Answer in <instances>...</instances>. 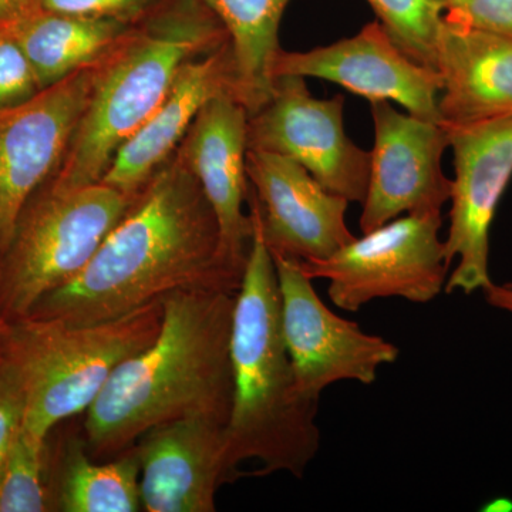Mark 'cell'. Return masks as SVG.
I'll use <instances>...</instances> for the list:
<instances>
[{"label": "cell", "instance_id": "6da1fadb", "mask_svg": "<svg viewBox=\"0 0 512 512\" xmlns=\"http://www.w3.org/2000/svg\"><path fill=\"white\" fill-rule=\"evenodd\" d=\"M244 271L222 251L210 202L175 151L83 271L42 296L26 318L106 322L178 291L238 292Z\"/></svg>", "mask_w": 512, "mask_h": 512}, {"label": "cell", "instance_id": "7a4b0ae2", "mask_svg": "<svg viewBox=\"0 0 512 512\" xmlns=\"http://www.w3.org/2000/svg\"><path fill=\"white\" fill-rule=\"evenodd\" d=\"M237 293L190 289L161 299L163 322L156 340L121 363L86 410L90 456H120L146 431L168 421L202 417L227 426L234 397Z\"/></svg>", "mask_w": 512, "mask_h": 512}, {"label": "cell", "instance_id": "3957f363", "mask_svg": "<svg viewBox=\"0 0 512 512\" xmlns=\"http://www.w3.org/2000/svg\"><path fill=\"white\" fill-rule=\"evenodd\" d=\"M231 359L225 454L232 473L242 477V464L254 461L255 476L303 477L319 453V402L299 389L282 333L274 259L255 224L235 301Z\"/></svg>", "mask_w": 512, "mask_h": 512}, {"label": "cell", "instance_id": "277c9868", "mask_svg": "<svg viewBox=\"0 0 512 512\" xmlns=\"http://www.w3.org/2000/svg\"><path fill=\"white\" fill-rule=\"evenodd\" d=\"M228 42L202 0H161L97 66L89 104L46 183L57 190L100 183L123 144L163 103L181 67Z\"/></svg>", "mask_w": 512, "mask_h": 512}, {"label": "cell", "instance_id": "5b68a950", "mask_svg": "<svg viewBox=\"0 0 512 512\" xmlns=\"http://www.w3.org/2000/svg\"><path fill=\"white\" fill-rule=\"evenodd\" d=\"M161 322L158 301L86 325L32 318L10 323L5 345L25 384L23 426L47 437L62 421L86 412L114 370L156 340Z\"/></svg>", "mask_w": 512, "mask_h": 512}, {"label": "cell", "instance_id": "8992f818", "mask_svg": "<svg viewBox=\"0 0 512 512\" xmlns=\"http://www.w3.org/2000/svg\"><path fill=\"white\" fill-rule=\"evenodd\" d=\"M136 195L103 181L72 190L43 184L20 214L0 258L5 322L26 318L42 296L79 275Z\"/></svg>", "mask_w": 512, "mask_h": 512}, {"label": "cell", "instance_id": "52a82bcc", "mask_svg": "<svg viewBox=\"0 0 512 512\" xmlns=\"http://www.w3.org/2000/svg\"><path fill=\"white\" fill-rule=\"evenodd\" d=\"M441 225V212L407 214L365 232L328 258L299 264L312 281L329 282V299L342 311L357 312L384 298L429 303L446 288L450 271Z\"/></svg>", "mask_w": 512, "mask_h": 512}, {"label": "cell", "instance_id": "ba28073f", "mask_svg": "<svg viewBox=\"0 0 512 512\" xmlns=\"http://www.w3.org/2000/svg\"><path fill=\"white\" fill-rule=\"evenodd\" d=\"M453 150L450 228L444 241L447 293L466 295L493 284L490 231L512 178V114L463 127H446Z\"/></svg>", "mask_w": 512, "mask_h": 512}, {"label": "cell", "instance_id": "9c48e42d", "mask_svg": "<svg viewBox=\"0 0 512 512\" xmlns=\"http://www.w3.org/2000/svg\"><path fill=\"white\" fill-rule=\"evenodd\" d=\"M272 259L282 333L299 389L306 397L319 402L323 390L339 382L373 384L380 367L399 359L400 349L394 343L369 335L356 322L330 311L299 261L282 255H272Z\"/></svg>", "mask_w": 512, "mask_h": 512}, {"label": "cell", "instance_id": "30bf717a", "mask_svg": "<svg viewBox=\"0 0 512 512\" xmlns=\"http://www.w3.org/2000/svg\"><path fill=\"white\" fill-rule=\"evenodd\" d=\"M342 94L315 99L305 77H276L271 99L248 120L249 150L292 158L326 190L349 202H363L370 173V151L345 133Z\"/></svg>", "mask_w": 512, "mask_h": 512}, {"label": "cell", "instance_id": "8fae6325", "mask_svg": "<svg viewBox=\"0 0 512 512\" xmlns=\"http://www.w3.org/2000/svg\"><path fill=\"white\" fill-rule=\"evenodd\" d=\"M97 66L0 109V258L26 204L62 164L92 96Z\"/></svg>", "mask_w": 512, "mask_h": 512}, {"label": "cell", "instance_id": "7c38bea8", "mask_svg": "<svg viewBox=\"0 0 512 512\" xmlns=\"http://www.w3.org/2000/svg\"><path fill=\"white\" fill-rule=\"evenodd\" d=\"M247 174L249 214L272 255L328 258L356 238L346 225L349 201L292 158L248 148Z\"/></svg>", "mask_w": 512, "mask_h": 512}, {"label": "cell", "instance_id": "4fadbf2b", "mask_svg": "<svg viewBox=\"0 0 512 512\" xmlns=\"http://www.w3.org/2000/svg\"><path fill=\"white\" fill-rule=\"evenodd\" d=\"M375 146L370 151L369 184L363 200V234L402 214L441 212L453 181L441 168L448 148L443 124L403 114L389 101H373Z\"/></svg>", "mask_w": 512, "mask_h": 512}, {"label": "cell", "instance_id": "5bb4252c", "mask_svg": "<svg viewBox=\"0 0 512 512\" xmlns=\"http://www.w3.org/2000/svg\"><path fill=\"white\" fill-rule=\"evenodd\" d=\"M274 79L316 77L373 101H396L419 119L443 124L439 109L441 77L437 70L410 59L379 20L357 35L309 52L279 50Z\"/></svg>", "mask_w": 512, "mask_h": 512}, {"label": "cell", "instance_id": "9a60e30c", "mask_svg": "<svg viewBox=\"0 0 512 512\" xmlns=\"http://www.w3.org/2000/svg\"><path fill=\"white\" fill-rule=\"evenodd\" d=\"M225 424L202 417L168 421L134 444L143 511L214 512L224 484L238 478L225 454Z\"/></svg>", "mask_w": 512, "mask_h": 512}, {"label": "cell", "instance_id": "2e32d148", "mask_svg": "<svg viewBox=\"0 0 512 512\" xmlns=\"http://www.w3.org/2000/svg\"><path fill=\"white\" fill-rule=\"evenodd\" d=\"M249 111L234 94L205 104L178 147V157L197 178L220 227L222 251L245 269L254 224L245 214Z\"/></svg>", "mask_w": 512, "mask_h": 512}, {"label": "cell", "instance_id": "e0dca14e", "mask_svg": "<svg viewBox=\"0 0 512 512\" xmlns=\"http://www.w3.org/2000/svg\"><path fill=\"white\" fill-rule=\"evenodd\" d=\"M222 94L241 100L229 42L181 67L163 103L123 144L101 181L136 195L174 156L205 104Z\"/></svg>", "mask_w": 512, "mask_h": 512}, {"label": "cell", "instance_id": "ac0fdd59", "mask_svg": "<svg viewBox=\"0 0 512 512\" xmlns=\"http://www.w3.org/2000/svg\"><path fill=\"white\" fill-rule=\"evenodd\" d=\"M436 70L444 127H463L512 114V37L473 28L444 15Z\"/></svg>", "mask_w": 512, "mask_h": 512}, {"label": "cell", "instance_id": "d6986e66", "mask_svg": "<svg viewBox=\"0 0 512 512\" xmlns=\"http://www.w3.org/2000/svg\"><path fill=\"white\" fill-rule=\"evenodd\" d=\"M49 487L52 511H143L133 448L101 463L90 456L84 440L64 441L57 453L50 447Z\"/></svg>", "mask_w": 512, "mask_h": 512}, {"label": "cell", "instance_id": "ffe728a7", "mask_svg": "<svg viewBox=\"0 0 512 512\" xmlns=\"http://www.w3.org/2000/svg\"><path fill=\"white\" fill-rule=\"evenodd\" d=\"M134 23L82 18L40 10L13 25L20 45L35 69L40 87L52 86L70 74L109 56Z\"/></svg>", "mask_w": 512, "mask_h": 512}, {"label": "cell", "instance_id": "44dd1931", "mask_svg": "<svg viewBox=\"0 0 512 512\" xmlns=\"http://www.w3.org/2000/svg\"><path fill=\"white\" fill-rule=\"evenodd\" d=\"M227 30L249 116L271 99L279 25L291 0H202Z\"/></svg>", "mask_w": 512, "mask_h": 512}, {"label": "cell", "instance_id": "7402d4cb", "mask_svg": "<svg viewBox=\"0 0 512 512\" xmlns=\"http://www.w3.org/2000/svg\"><path fill=\"white\" fill-rule=\"evenodd\" d=\"M49 436L22 426L0 463V512H49Z\"/></svg>", "mask_w": 512, "mask_h": 512}, {"label": "cell", "instance_id": "603a6c76", "mask_svg": "<svg viewBox=\"0 0 512 512\" xmlns=\"http://www.w3.org/2000/svg\"><path fill=\"white\" fill-rule=\"evenodd\" d=\"M397 47L414 62L436 70L443 0H367Z\"/></svg>", "mask_w": 512, "mask_h": 512}, {"label": "cell", "instance_id": "cb8c5ba5", "mask_svg": "<svg viewBox=\"0 0 512 512\" xmlns=\"http://www.w3.org/2000/svg\"><path fill=\"white\" fill-rule=\"evenodd\" d=\"M42 90L13 26H0V109L25 103Z\"/></svg>", "mask_w": 512, "mask_h": 512}, {"label": "cell", "instance_id": "d4e9b609", "mask_svg": "<svg viewBox=\"0 0 512 512\" xmlns=\"http://www.w3.org/2000/svg\"><path fill=\"white\" fill-rule=\"evenodd\" d=\"M25 414V384L18 365L3 343L0 348V463L22 429Z\"/></svg>", "mask_w": 512, "mask_h": 512}, {"label": "cell", "instance_id": "484cf974", "mask_svg": "<svg viewBox=\"0 0 512 512\" xmlns=\"http://www.w3.org/2000/svg\"><path fill=\"white\" fill-rule=\"evenodd\" d=\"M161 0H42V9L82 18L116 19L137 23Z\"/></svg>", "mask_w": 512, "mask_h": 512}, {"label": "cell", "instance_id": "4316f807", "mask_svg": "<svg viewBox=\"0 0 512 512\" xmlns=\"http://www.w3.org/2000/svg\"><path fill=\"white\" fill-rule=\"evenodd\" d=\"M446 13L473 28L512 37V0H443Z\"/></svg>", "mask_w": 512, "mask_h": 512}, {"label": "cell", "instance_id": "83f0119b", "mask_svg": "<svg viewBox=\"0 0 512 512\" xmlns=\"http://www.w3.org/2000/svg\"><path fill=\"white\" fill-rule=\"evenodd\" d=\"M42 10V0H0V26H13Z\"/></svg>", "mask_w": 512, "mask_h": 512}, {"label": "cell", "instance_id": "f1b7e54d", "mask_svg": "<svg viewBox=\"0 0 512 512\" xmlns=\"http://www.w3.org/2000/svg\"><path fill=\"white\" fill-rule=\"evenodd\" d=\"M485 301L493 308L512 313V281L505 284H491L484 289Z\"/></svg>", "mask_w": 512, "mask_h": 512}, {"label": "cell", "instance_id": "f546056e", "mask_svg": "<svg viewBox=\"0 0 512 512\" xmlns=\"http://www.w3.org/2000/svg\"><path fill=\"white\" fill-rule=\"evenodd\" d=\"M9 326L10 325L5 322V319L0 316V348H2L6 338H8Z\"/></svg>", "mask_w": 512, "mask_h": 512}]
</instances>
